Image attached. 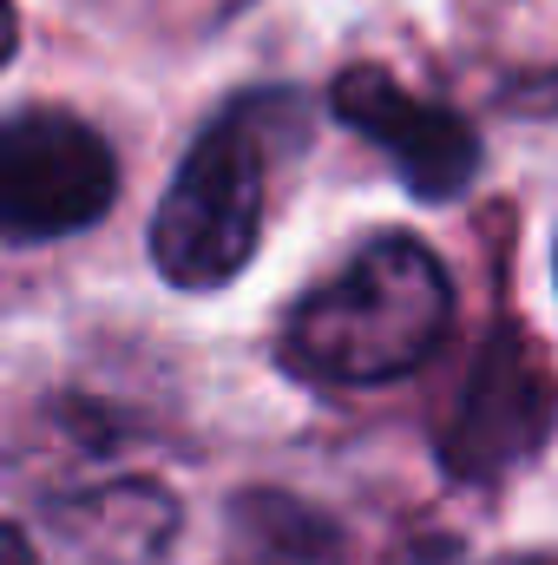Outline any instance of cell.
<instances>
[{"label":"cell","instance_id":"obj_1","mask_svg":"<svg viewBox=\"0 0 558 565\" xmlns=\"http://www.w3.org/2000/svg\"><path fill=\"white\" fill-rule=\"evenodd\" d=\"M453 329V282L415 237H375L348 270L309 289L282 329V362L322 388L415 375Z\"/></svg>","mask_w":558,"mask_h":565},{"label":"cell","instance_id":"obj_2","mask_svg":"<svg viewBox=\"0 0 558 565\" xmlns=\"http://www.w3.org/2000/svg\"><path fill=\"white\" fill-rule=\"evenodd\" d=\"M257 237H264V151L244 113H230L171 171L151 217V257L178 289H217L257 257Z\"/></svg>","mask_w":558,"mask_h":565},{"label":"cell","instance_id":"obj_3","mask_svg":"<svg viewBox=\"0 0 558 565\" xmlns=\"http://www.w3.org/2000/svg\"><path fill=\"white\" fill-rule=\"evenodd\" d=\"M119 198L112 145L73 113H20L0 126V237L46 244L99 224Z\"/></svg>","mask_w":558,"mask_h":565},{"label":"cell","instance_id":"obj_4","mask_svg":"<svg viewBox=\"0 0 558 565\" xmlns=\"http://www.w3.org/2000/svg\"><path fill=\"white\" fill-rule=\"evenodd\" d=\"M329 106H335L342 126H355L362 139L382 145V151L395 158V171L408 178V191L427 198V204L460 198V191L473 184V171H480V139H473V126H466L460 113H447V106H427L415 93H401L382 66H348V73L335 79Z\"/></svg>","mask_w":558,"mask_h":565},{"label":"cell","instance_id":"obj_5","mask_svg":"<svg viewBox=\"0 0 558 565\" xmlns=\"http://www.w3.org/2000/svg\"><path fill=\"white\" fill-rule=\"evenodd\" d=\"M546 434V375L533 362V349L500 329L486 342V355L473 362V382L460 395V415L447 427V473L460 480H493L513 460H526Z\"/></svg>","mask_w":558,"mask_h":565},{"label":"cell","instance_id":"obj_6","mask_svg":"<svg viewBox=\"0 0 558 565\" xmlns=\"http://www.w3.org/2000/svg\"><path fill=\"white\" fill-rule=\"evenodd\" d=\"M348 540L296 493H237L224 513V565H342Z\"/></svg>","mask_w":558,"mask_h":565},{"label":"cell","instance_id":"obj_7","mask_svg":"<svg viewBox=\"0 0 558 565\" xmlns=\"http://www.w3.org/2000/svg\"><path fill=\"white\" fill-rule=\"evenodd\" d=\"M0 565H40V553H33V540L13 526V520H0Z\"/></svg>","mask_w":558,"mask_h":565},{"label":"cell","instance_id":"obj_8","mask_svg":"<svg viewBox=\"0 0 558 565\" xmlns=\"http://www.w3.org/2000/svg\"><path fill=\"white\" fill-rule=\"evenodd\" d=\"M13 46H20V13H13V0H0V73L13 60Z\"/></svg>","mask_w":558,"mask_h":565},{"label":"cell","instance_id":"obj_9","mask_svg":"<svg viewBox=\"0 0 558 565\" xmlns=\"http://www.w3.org/2000/svg\"><path fill=\"white\" fill-rule=\"evenodd\" d=\"M506 565H539V559H506Z\"/></svg>","mask_w":558,"mask_h":565}]
</instances>
